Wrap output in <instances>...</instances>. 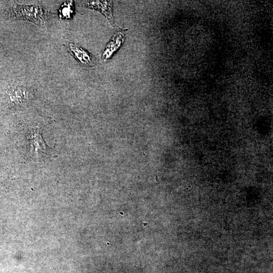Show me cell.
<instances>
[{"mask_svg":"<svg viewBox=\"0 0 273 273\" xmlns=\"http://www.w3.org/2000/svg\"><path fill=\"white\" fill-rule=\"evenodd\" d=\"M50 13L38 5L14 4L11 6L10 15L17 19L30 21L37 25H44Z\"/></svg>","mask_w":273,"mask_h":273,"instance_id":"6da1fadb","label":"cell"},{"mask_svg":"<svg viewBox=\"0 0 273 273\" xmlns=\"http://www.w3.org/2000/svg\"><path fill=\"white\" fill-rule=\"evenodd\" d=\"M67 49L76 61L84 68H91L97 64V60L89 52L78 45L69 42Z\"/></svg>","mask_w":273,"mask_h":273,"instance_id":"7a4b0ae2","label":"cell"},{"mask_svg":"<svg viewBox=\"0 0 273 273\" xmlns=\"http://www.w3.org/2000/svg\"><path fill=\"white\" fill-rule=\"evenodd\" d=\"M9 101L13 105L23 106L30 97V92L25 86L15 84L9 86L7 90Z\"/></svg>","mask_w":273,"mask_h":273,"instance_id":"3957f363","label":"cell"},{"mask_svg":"<svg viewBox=\"0 0 273 273\" xmlns=\"http://www.w3.org/2000/svg\"><path fill=\"white\" fill-rule=\"evenodd\" d=\"M124 30L119 29L116 31L111 40L104 50L102 55V59L103 60L109 59L120 47L124 41Z\"/></svg>","mask_w":273,"mask_h":273,"instance_id":"277c9868","label":"cell"},{"mask_svg":"<svg viewBox=\"0 0 273 273\" xmlns=\"http://www.w3.org/2000/svg\"><path fill=\"white\" fill-rule=\"evenodd\" d=\"M89 7L100 11L103 13L108 21L113 24L114 20L112 15V3L111 1H89L87 3Z\"/></svg>","mask_w":273,"mask_h":273,"instance_id":"5b68a950","label":"cell"},{"mask_svg":"<svg viewBox=\"0 0 273 273\" xmlns=\"http://www.w3.org/2000/svg\"><path fill=\"white\" fill-rule=\"evenodd\" d=\"M74 13V5L73 1H66L60 7L58 10V14L60 18L70 19Z\"/></svg>","mask_w":273,"mask_h":273,"instance_id":"8992f818","label":"cell"}]
</instances>
